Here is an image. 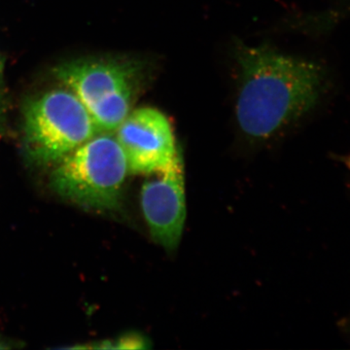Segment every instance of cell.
<instances>
[{"label": "cell", "instance_id": "6da1fadb", "mask_svg": "<svg viewBox=\"0 0 350 350\" xmlns=\"http://www.w3.org/2000/svg\"><path fill=\"white\" fill-rule=\"evenodd\" d=\"M237 120L248 137L266 139L314 107L325 86L319 64L269 47L239 48Z\"/></svg>", "mask_w": 350, "mask_h": 350}, {"label": "cell", "instance_id": "7a4b0ae2", "mask_svg": "<svg viewBox=\"0 0 350 350\" xmlns=\"http://www.w3.org/2000/svg\"><path fill=\"white\" fill-rule=\"evenodd\" d=\"M128 174L121 145L105 133L94 135L57 163L51 183L61 197L84 208L116 211Z\"/></svg>", "mask_w": 350, "mask_h": 350}, {"label": "cell", "instance_id": "3957f363", "mask_svg": "<svg viewBox=\"0 0 350 350\" xmlns=\"http://www.w3.org/2000/svg\"><path fill=\"white\" fill-rule=\"evenodd\" d=\"M98 133L86 107L68 90H52L25 108V146L39 165L61 162Z\"/></svg>", "mask_w": 350, "mask_h": 350}, {"label": "cell", "instance_id": "277c9868", "mask_svg": "<svg viewBox=\"0 0 350 350\" xmlns=\"http://www.w3.org/2000/svg\"><path fill=\"white\" fill-rule=\"evenodd\" d=\"M146 176L142 189V213L152 239L172 252L180 243L187 213L181 154Z\"/></svg>", "mask_w": 350, "mask_h": 350}, {"label": "cell", "instance_id": "5b68a950", "mask_svg": "<svg viewBox=\"0 0 350 350\" xmlns=\"http://www.w3.org/2000/svg\"><path fill=\"white\" fill-rule=\"evenodd\" d=\"M130 174H149L180 155L172 124L160 110L142 107L131 111L117 129Z\"/></svg>", "mask_w": 350, "mask_h": 350}, {"label": "cell", "instance_id": "8992f818", "mask_svg": "<svg viewBox=\"0 0 350 350\" xmlns=\"http://www.w3.org/2000/svg\"><path fill=\"white\" fill-rule=\"evenodd\" d=\"M139 66L131 62L92 59L64 64L56 69L57 77L90 109L110 96L139 89Z\"/></svg>", "mask_w": 350, "mask_h": 350}, {"label": "cell", "instance_id": "52a82bcc", "mask_svg": "<svg viewBox=\"0 0 350 350\" xmlns=\"http://www.w3.org/2000/svg\"><path fill=\"white\" fill-rule=\"evenodd\" d=\"M94 349H147L146 340L142 336L131 335L123 336L115 340L103 342L100 345H94Z\"/></svg>", "mask_w": 350, "mask_h": 350}, {"label": "cell", "instance_id": "ba28073f", "mask_svg": "<svg viewBox=\"0 0 350 350\" xmlns=\"http://www.w3.org/2000/svg\"><path fill=\"white\" fill-rule=\"evenodd\" d=\"M11 345L8 344V342H6V340H4L3 338H0V349H11Z\"/></svg>", "mask_w": 350, "mask_h": 350}]
</instances>
